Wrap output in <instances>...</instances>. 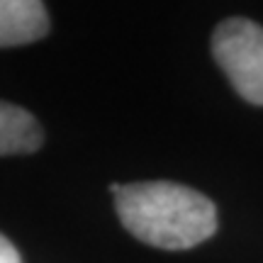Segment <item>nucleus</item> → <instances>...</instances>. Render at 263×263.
Here are the masks:
<instances>
[{"label":"nucleus","instance_id":"1","mask_svg":"<svg viewBox=\"0 0 263 263\" xmlns=\"http://www.w3.org/2000/svg\"><path fill=\"white\" fill-rule=\"evenodd\" d=\"M115 207L132 236L166 251L193 249L217 232L215 202L171 180L122 185L115 193Z\"/></svg>","mask_w":263,"mask_h":263},{"label":"nucleus","instance_id":"2","mask_svg":"<svg viewBox=\"0 0 263 263\" xmlns=\"http://www.w3.org/2000/svg\"><path fill=\"white\" fill-rule=\"evenodd\" d=\"M212 54L246 103L263 105V27L246 17L219 22L212 34Z\"/></svg>","mask_w":263,"mask_h":263},{"label":"nucleus","instance_id":"3","mask_svg":"<svg viewBox=\"0 0 263 263\" xmlns=\"http://www.w3.org/2000/svg\"><path fill=\"white\" fill-rule=\"evenodd\" d=\"M49 32L42 0H0V47H22Z\"/></svg>","mask_w":263,"mask_h":263},{"label":"nucleus","instance_id":"4","mask_svg":"<svg viewBox=\"0 0 263 263\" xmlns=\"http://www.w3.org/2000/svg\"><path fill=\"white\" fill-rule=\"evenodd\" d=\"M44 144V132L34 115L0 100V156L32 154Z\"/></svg>","mask_w":263,"mask_h":263},{"label":"nucleus","instance_id":"5","mask_svg":"<svg viewBox=\"0 0 263 263\" xmlns=\"http://www.w3.org/2000/svg\"><path fill=\"white\" fill-rule=\"evenodd\" d=\"M0 263H22V256L20 251L12 246L8 236L0 234Z\"/></svg>","mask_w":263,"mask_h":263}]
</instances>
